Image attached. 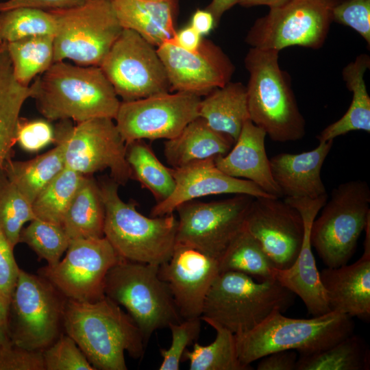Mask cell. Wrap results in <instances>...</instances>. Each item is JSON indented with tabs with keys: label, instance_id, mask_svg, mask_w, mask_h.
<instances>
[{
	"label": "cell",
	"instance_id": "ee69618b",
	"mask_svg": "<svg viewBox=\"0 0 370 370\" xmlns=\"http://www.w3.org/2000/svg\"><path fill=\"white\" fill-rule=\"evenodd\" d=\"M16 139L23 150L35 152L56 141L55 130L46 120L26 121L20 118Z\"/></svg>",
	"mask_w": 370,
	"mask_h": 370
},
{
	"label": "cell",
	"instance_id": "4316f807",
	"mask_svg": "<svg viewBox=\"0 0 370 370\" xmlns=\"http://www.w3.org/2000/svg\"><path fill=\"white\" fill-rule=\"evenodd\" d=\"M204 97L200 101L199 116L235 143L244 124L250 120L246 86L230 81Z\"/></svg>",
	"mask_w": 370,
	"mask_h": 370
},
{
	"label": "cell",
	"instance_id": "8fae6325",
	"mask_svg": "<svg viewBox=\"0 0 370 370\" xmlns=\"http://www.w3.org/2000/svg\"><path fill=\"white\" fill-rule=\"evenodd\" d=\"M340 0H290L269 8L248 31L251 47L280 50L293 46L312 49L323 47L332 21V9Z\"/></svg>",
	"mask_w": 370,
	"mask_h": 370
},
{
	"label": "cell",
	"instance_id": "f6af8a7d",
	"mask_svg": "<svg viewBox=\"0 0 370 370\" xmlns=\"http://www.w3.org/2000/svg\"><path fill=\"white\" fill-rule=\"evenodd\" d=\"M13 251L0 228V305L6 312L20 270Z\"/></svg>",
	"mask_w": 370,
	"mask_h": 370
},
{
	"label": "cell",
	"instance_id": "ffe728a7",
	"mask_svg": "<svg viewBox=\"0 0 370 370\" xmlns=\"http://www.w3.org/2000/svg\"><path fill=\"white\" fill-rule=\"evenodd\" d=\"M328 194L316 199L285 197L284 201L295 208L304 222V238L295 262L286 269L274 268L273 277L284 287L299 297L308 312L313 317L330 312L325 293L321 282L310 242L311 225L328 200Z\"/></svg>",
	"mask_w": 370,
	"mask_h": 370
},
{
	"label": "cell",
	"instance_id": "277c9868",
	"mask_svg": "<svg viewBox=\"0 0 370 370\" xmlns=\"http://www.w3.org/2000/svg\"><path fill=\"white\" fill-rule=\"evenodd\" d=\"M350 316L330 311L311 319L285 317L273 310L259 325L235 336L238 359L245 367L267 354L280 350H295L300 355L321 352L354 331Z\"/></svg>",
	"mask_w": 370,
	"mask_h": 370
},
{
	"label": "cell",
	"instance_id": "d590c367",
	"mask_svg": "<svg viewBox=\"0 0 370 370\" xmlns=\"http://www.w3.org/2000/svg\"><path fill=\"white\" fill-rule=\"evenodd\" d=\"M205 322L215 330L216 338L207 345L195 343L192 351H185L182 361H189V369L250 370L238 359L234 334L215 322Z\"/></svg>",
	"mask_w": 370,
	"mask_h": 370
},
{
	"label": "cell",
	"instance_id": "4fadbf2b",
	"mask_svg": "<svg viewBox=\"0 0 370 370\" xmlns=\"http://www.w3.org/2000/svg\"><path fill=\"white\" fill-rule=\"evenodd\" d=\"M99 67L123 101L171 91L156 47L132 29H123Z\"/></svg>",
	"mask_w": 370,
	"mask_h": 370
},
{
	"label": "cell",
	"instance_id": "cb8c5ba5",
	"mask_svg": "<svg viewBox=\"0 0 370 370\" xmlns=\"http://www.w3.org/2000/svg\"><path fill=\"white\" fill-rule=\"evenodd\" d=\"M333 143L319 142L312 150L280 153L269 159L272 177L282 196L316 199L327 194L321 171Z\"/></svg>",
	"mask_w": 370,
	"mask_h": 370
},
{
	"label": "cell",
	"instance_id": "5bb4252c",
	"mask_svg": "<svg viewBox=\"0 0 370 370\" xmlns=\"http://www.w3.org/2000/svg\"><path fill=\"white\" fill-rule=\"evenodd\" d=\"M254 197L236 196L210 202L187 201L179 206L176 244L196 249L218 260L245 227Z\"/></svg>",
	"mask_w": 370,
	"mask_h": 370
},
{
	"label": "cell",
	"instance_id": "f35d334b",
	"mask_svg": "<svg viewBox=\"0 0 370 370\" xmlns=\"http://www.w3.org/2000/svg\"><path fill=\"white\" fill-rule=\"evenodd\" d=\"M34 219L32 204L3 169L0 173V228L13 249L19 243L24 224Z\"/></svg>",
	"mask_w": 370,
	"mask_h": 370
},
{
	"label": "cell",
	"instance_id": "11a10c76",
	"mask_svg": "<svg viewBox=\"0 0 370 370\" xmlns=\"http://www.w3.org/2000/svg\"><path fill=\"white\" fill-rule=\"evenodd\" d=\"M4 42H3L1 40H0V49L1 47L3 46Z\"/></svg>",
	"mask_w": 370,
	"mask_h": 370
},
{
	"label": "cell",
	"instance_id": "8d00e7d4",
	"mask_svg": "<svg viewBox=\"0 0 370 370\" xmlns=\"http://www.w3.org/2000/svg\"><path fill=\"white\" fill-rule=\"evenodd\" d=\"M84 176L65 166L32 203L36 218L62 226L69 206Z\"/></svg>",
	"mask_w": 370,
	"mask_h": 370
},
{
	"label": "cell",
	"instance_id": "83f0119b",
	"mask_svg": "<svg viewBox=\"0 0 370 370\" xmlns=\"http://www.w3.org/2000/svg\"><path fill=\"white\" fill-rule=\"evenodd\" d=\"M369 67V56L362 53L343 68L342 75L347 88L352 92V102L341 118L317 136L319 142L334 140L352 131L370 132V97L364 79Z\"/></svg>",
	"mask_w": 370,
	"mask_h": 370
},
{
	"label": "cell",
	"instance_id": "2e32d148",
	"mask_svg": "<svg viewBox=\"0 0 370 370\" xmlns=\"http://www.w3.org/2000/svg\"><path fill=\"white\" fill-rule=\"evenodd\" d=\"M121 259L105 236L71 240L64 257L38 273L67 299L95 301L105 296L107 273Z\"/></svg>",
	"mask_w": 370,
	"mask_h": 370
},
{
	"label": "cell",
	"instance_id": "ba28073f",
	"mask_svg": "<svg viewBox=\"0 0 370 370\" xmlns=\"http://www.w3.org/2000/svg\"><path fill=\"white\" fill-rule=\"evenodd\" d=\"M66 300L47 280L20 269L7 310L12 343L37 352L50 346L62 334Z\"/></svg>",
	"mask_w": 370,
	"mask_h": 370
},
{
	"label": "cell",
	"instance_id": "e0dca14e",
	"mask_svg": "<svg viewBox=\"0 0 370 370\" xmlns=\"http://www.w3.org/2000/svg\"><path fill=\"white\" fill-rule=\"evenodd\" d=\"M172 92L206 96L231 81L235 66L222 49L203 38L198 49L185 50L172 40L156 48Z\"/></svg>",
	"mask_w": 370,
	"mask_h": 370
},
{
	"label": "cell",
	"instance_id": "681fc988",
	"mask_svg": "<svg viewBox=\"0 0 370 370\" xmlns=\"http://www.w3.org/2000/svg\"><path fill=\"white\" fill-rule=\"evenodd\" d=\"M203 38V36L189 25L176 30L171 40L178 47L187 51H194L198 49Z\"/></svg>",
	"mask_w": 370,
	"mask_h": 370
},
{
	"label": "cell",
	"instance_id": "7a4b0ae2",
	"mask_svg": "<svg viewBox=\"0 0 370 370\" xmlns=\"http://www.w3.org/2000/svg\"><path fill=\"white\" fill-rule=\"evenodd\" d=\"M38 111L50 121L114 120L121 101L99 66L53 62L30 85Z\"/></svg>",
	"mask_w": 370,
	"mask_h": 370
},
{
	"label": "cell",
	"instance_id": "9a60e30c",
	"mask_svg": "<svg viewBox=\"0 0 370 370\" xmlns=\"http://www.w3.org/2000/svg\"><path fill=\"white\" fill-rule=\"evenodd\" d=\"M201 97L184 92H164L121 102L115 123L126 145L138 140H169L199 116Z\"/></svg>",
	"mask_w": 370,
	"mask_h": 370
},
{
	"label": "cell",
	"instance_id": "d6986e66",
	"mask_svg": "<svg viewBox=\"0 0 370 370\" xmlns=\"http://www.w3.org/2000/svg\"><path fill=\"white\" fill-rule=\"evenodd\" d=\"M219 273L217 259L180 244L158 269L183 319L201 317L207 293Z\"/></svg>",
	"mask_w": 370,
	"mask_h": 370
},
{
	"label": "cell",
	"instance_id": "484cf974",
	"mask_svg": "<svg viewBox=\"0 0 370 370\" xmlns=\"http://www.w3.org/2000/svg\"><path fill=\"white\" fill-rule=\"evenodd\" d=\"M234 141L210 128L198 116L189 123L176 137L164 143V155L173 168L225 155Z\"/></svg>",
	"mask_w": 370,
	"mask_h": 370
},
{
	"label": "cell",
	"instance_id": "6da1fadb",
	"mask_svg": "<svg viewBox=\"0 0 370 370\" xmlns=\"http://www.w3.org/2000/svg\"><path fill=\"white\" fill-rule=\"evenodd\" d=\"M63 328L95 370H127L125 352L140 359L147 345L141 331L119 304L67 299Z\"/></svg>",
	"mask_w": 370,
	"mask_h": 370
},
{
	"label": "cell",
	"instance_id": "d4e9b609",
	"mask_svg": "<svg viewBox=\"0 0 370 370\" xmlns=\"http://www.w3.org/2000/svg\"><path fill=\"white\" fill-rule=\"evenodd\" d=\"M123 28L132 29L156 48L176 32L177 0H110Z\"/></svg>",
	"mask_w": 370,
	"mask_h": 370
},
{
	"label": "cell",
	"instance_id": "ac0fdd59",
	"mask_svg": "<svg viewBox=\"0 0 370 370\" xmlns=\"http://www.w3.org/2000/svg\"><path fill=\"white\" fill-rule=\"evenodd\" d=\"M245 227L261 244L279 269L295 262L304 238L299 212L278 197H254L247 212Z\"/></svg>",
	"mask_w": 370,
	"mask_h": 370
},
{
	"label": "cell",
	"instance_id": "7dc6e473",
	"mask_svg": "<svg viewBox=\"0 0 370 370\" xmlns=\"http://www.w3.org/2000/svg\"><path fill=\"white\" fill-rule=\"evenodd\" d=\"M87 0H6L0 2V12L18 8L43 10L66 9L83 4Z\"/></svg>",
	"mask_w": 370,
	"mask_h": 370
},
{
	"label": "cell",
	"instance_id": "db71d44e",
	"mask_svg": "<svg viewBox=\"0 0 370 370\" xmlns=\"http://www.w3.org/2000/svg\"><path fill=\"white\" fill-rule=\"evenodd\" d=\"M12 343L10 339L7 328V312L0 305V344Z\"/></svg>",
	"mask_w": 370,
	"mask_h": 370
},
{
	"label": "cell",
	"instance_id": "d6a6232c",
	"mask_svg": "<svg viewBox=\"0 0 370 370\" xmlns=\"http://www.w3.org/2000/svg\"><path fill=\"white\" fill-rule=\"evenodd\" d=\"M369 347L353 333L321 352L300 355L295 370H369Z\"/></svg>",
	"mask_w": 370,
	"mask_h": 370
},
{
	"label": "cell",
	"instance_id": "bcb514c9",
	"mask_svg": "<svg viewBox=\"0 0 370 370\" xmlns=\"http://www.w3.org/2000/svg\"><path fill=\"white\" fill-rule=\"evenodd\" d=\"M0 370H45L42 352L0 344Z\"/></svg>",
	"mask_w": 370,
	"mask_h": 370
},
{
	"label": "cell",
	"instance_id": "816d5d0a",
	"mask_svg": "<svg viewBox=\"0 0 370 370\" xmlns=\"http://www.w3.org/2000/svg\"><path fill=\"white\" fill-rule=\"evenodd\" d=\"M238 1L239 0H212L205 9L212 14L217 26L223 14L238 3Z\"/></svg>",
	"mask_w": 370,
	"mask_h": 370
},
{
	"label": "cell",
	"instance_id": "ab89813d",
	"mask_svg": "<svg viewBox=\"0 0 370 370\" xmlns=\"http://www.w3.org/2000/svg\"><path fill=\"white\" fill-rule=\"evenodd\" d=\"M19 242L27 244L47 265L53 266L66 252L70 239L62 226L36 218L22 229Z\"/></svg>",
	"mask_w": 370,
	"mask_h": 370
},
{
	"label": "cell",
	"instance_id": "b9f144b4",
	"mask_svg": "<svg viewBox=\"0 0 370 370\" xmlns=\"http://www.w3.org/2000/svg\"><path fill=\"white\" fill-rule=\"evenodd\" d=\"M45 370H95L74 340L66 334L42 352Z\"/></svg>",
	"mask_w": 370,
	"mask_h": 370
},
{
	"label": "cell",
	"instance_id": "7402d4cb",
	"mask_svg": "<svg viewBox=\"0 0 370 370\" xmlns=\"http://www.w3.org/2000/svg\"><path fill=\"white\" fill-rule=\"evenodd\" d=\"M330 311L370 318V249L352 264L326 267L319 273Z\"/></svg>",
	"mask_w": 370,
	"mask_h": 370
},
{
	"label": "cell",
	"instance_id": "603a6c76",
	"mask_svg": "<svg viewBox=\"0 0 370 370\" xmlns=\"http://www.w3.org/2000/svg\"><path fill=\"white\" fill-rule=\"evenodd\" d=\"M264 130L248 120L233 147L224 156L214 158L216 166L227 175L249 180L267 194L280 198L282 194L275 182L265 150Z\"/></svg>",
	"mask_w": 370,
	"mask_h": 370
},
{
	"label": "cell",
	"instance_id": "52a82bcc",
	"mask_svg": "<svg viewBox=\"0 0 370 370\" xmlns=\"http://www.w3.org/2000/svg\"><path fill=\"white\" fill-rule=\"evenodd\" d=\"M158 269L122 258L110 269L104 283L105 296L126 309L146 345L155 331L183 320Z\"/></svg>",
	"mask_w": 370,
	"mask_h": 370
},
{
	"label": "cell",
	"instance_id": "7c38bea8",
	"mask_svg": "<svg viewBox=\"0 0 370 370\" xmlns=\"http://www.w3.org/2000/svg\"><path fill=\"white\" fill-rule=\"evenodd\" d=\"M113 120L98 117L74 126L60 124L55 142L63 145L65 166L84 175L109 169L119 185L132 178L126 144Z\"/></svg>",
	"mask_w": 370,
	"mask_h": 370
},
{
	"label": "cell",
	"instance_id": "4dcf8cb0",
	"mask_svg": "<svg viewBox=\"0 0 370 370\" xmlns=\"http://www.w3.org/2000/svg\"><path fill=\"white\" fill-rule=\"evenodd\" d=\"M63 145L24 162H5L3 171L25 197L32 204L42 190L64 169Z\"/></svg>",
	"mask_w": 370,
	"mask_h": 370
},
{
	"label": "cell",
	"instance_id": "c3c4849f",
	"mask_svg": "<svg viewBox=\"0 0 370 370\" xmlns=\"http://www.w3.org/2000/svg\"><path fill=\"white\" fill-rule=\"evenodd\" d=\"M258 370H295L297 352L285 349L274 352L261 358Z\"/></svg>",
	"mask_w": 370,
	"mask_h": 370
},
{
	"label": "cell",
	"instance_id": "5b68a950",
	"mask_svg": "<svg viewBox=\"0 0 370 370\" xmlns=\"http://www.w3.org/2000/svg\"><path fill=\"white\" fill-rule=\"evenodd\" d=\"M112 179L99 185L105 208L104 236L125 260L160 265L176 245L177 219L174 214L148 217L134 203H126Z\"/></svg>",
	"mask_w": 370,
	"mask_h": 370
},
{
	"label": "cell",
	"instance_id": "f5cc1de1",
	"mask_svg": "<svg viewBox=\"0 0 370 370\" xmlns=\"http://www.w3.org/2000/svg\"><path fill=\"white\" fill-rule=\"evenodd\" d=\"M290 0H239L238 4L244 8H251L257 5H267L269 8L283 5Z\"/></svg>",
	"mask_w": 370,
	"mask_h": 370
},
{
	"label": "cell",
	"instance_id": "30bf717a",
	"mask_svg": "<svg viewBox=\"0 0 370 370\" xmlns=\"http://www.w3.org/2000/svg\"><path fill=\"white\" fill-rule=\"evenodd\" d=\"M56 21L54 62L99 66L123 30L110 0H87L82 5L47 10Z\"/></svg>",
	"mask_w": 370,
	"mask_h": 370
},
{
	"label": "cell",
	"instance_id": "1f68e13d",
	"mask_svg": "<svg viewBox=\"0 0 370 370\" xmlns=\"http://www.w3.org/2000/svg\"><path fill=\"white\" fill-rule=\"evenodd\" d=\"M219 273L235 271L261 281L274 279L276 268L259 241L244 227L218 259Z\"/></svg>",
	"mask_w": 370,
	"mask_h": 370
},
{
	"label": "cell",
	"instance_id": "60d3db41",
	"mask_svg": "<svg viewBox=\"0 0 370 370\" xmlns=\"http://www.w3.org/2000/svg\"><path fill=\"white\" fill-rule=\"evenodd\" d=\"M201 317L183 319L171 323L169 328L171 332V343L168 349H160L162 361L159 370H178L187 347L196 341L201 332Z\"/></svg>",
	"mask_w": 370,
	"mask_h": 370
},
{
	"label": "cell",
	"instance_id": "8992f818",
	"mask_svg": "<svg viewBox=\"0 0 370 370\" xmlns=\"http://www.w3.org/2000/svg\"><path fill=\"white\" fill-rule=\"evenodd\" d=\"M295 296L275 279L256 282L242 273L222 272L207 293L201 319L241 334L262 323L273 310H287Z\"/></svg>",
	"mask_w": 370,
	"mask_h": 370
},
{
	"label": "cell",
	"instance_id": "3957f363",
	"mask_svg": "<svg viewBox=\"0 0 370 370\" xmlns=\"http://www.w3.org/2000/svg\"><path fill=\"white\" fill-rule=\"evenodd\" d=\"M279 51L250 47L245 58L251 121L275 142L301 139L306 121L291 88L288 73L279 64Z\"/></svg>",
	"mask_w": 370,
	"mask_h": 370
},
{
	"label": "cell",
	"instance_id": "44dd1931",
	"mask_svg": "<svg viewBox=\"0 0 370 370\" xmlns=\"http://www.w3.org/2000/svg\"><path fill=\"white\" fill-rule=\"evenodd\" d=\"M215 158V157H214ZM214 158L172 168L175 180L172 194L151 208L150 217L173 214L181 204L195 199L220 194L248 195L254 197H275L251 181L234 177L221 171Z\"/></svg>",
	"mask_w": 370,
	"mask_h": 370
},
{
	"label": "cell",
	"instance_id": "e575fe53",
	"mask_svg": "<svg viewBox=\"0 0 370 370\" xmlns=\"http://www.w3.org/2000/svg\"><path fill=\"white\" fill-rule=\"evenodd\" d=\"M14 75L24 86L54 62L53 36H32L5 43Z\"/></svg>",
	"mask_w": 370,
	"mask_h": 370
},
{
	"label": "cell",
	"instance_id": "7bdbcfd3",
	"mask_svg": "<svg viewBox=\"0 0 370 370\" xmlns=\"http://www.w3.org/2000/svg\"><path fill=\"white\" fill-rule=\"evenodd\" d=\"M332 21L356 31L370 47V0H340L332 9Z\"/></svg>",
	"mask_w": 370,
	"mask_h": 370
},
{
	"label": "cell",
	"instance_id": "836d02e7",
	"mask_svg": "<svg viewBox=\"0 0 370 370\" xmlns=\"http://www.w3.org/2000/svg\"><path fill=\"white\" fill-rule=\"evenodd\" d=\"M126 147V159L132 169V178L147 189L157 203L167 199L175 188L171 169L159 160L143 140H134Z\"/></svg>",
	"mask_w": 370,
	"mask_h": 370
},
{
	"label": "cell",
	"instance_id": "f907efd6",
	"mask_svg": "<svg viewBox=\"0 0 370 370\" xmlns=\"http://www.w3.org/2000/svg\"><path fill=\"white\" fill-rule=\"evenodd\" d=\"M190 25L202 36L208 35L217 26L212 14L206 9H197L193 13Z\"/></svg>",
	"mask_w": 370,
	"mask_h": 370
},
{
	"label": "cell",
	"instance_id": "74e56055",
	"mask_svg": "<svg viewBox=\"0 0 370 370\" xmlns=\"http://www.w3.org/2000/svg\"><path fill=\"white\" fill-rule=\"evenodd\" d=\"M56 21L49 11L18 8L0 12V40L10 42L23 38L54 36Z\"/></svg>",
	"mask_w": 370,
	"mask_h": 370
},
{
	"label": "cell",
	"instance_id": "f546056e",
	"mask_svg": "<svg viewBox=\"0 0 370 370\" xmlns=\"http://www.w3.org/2000/svg\"><path fill=\"white\" fill-rule=\"evenodd\" d=\"M31 96V87L16 81L8 56L0 52V173L16 143L22 106Z\"/></svg>",
	"mask_w": 370,
	"mask_h": 370
},
{
	"label": "cell",
	"instance_id": "f1b7e54d",
	"mask_svg": "<svg viewBox=\"0 0 370 370\" xmlns=\"http://www.w3.org/2000/svg\"><path fill=\"white\" fill-rule=\"evenodd\" d=\"M105 208L99 185L85 175L73 197L62 227L71 240L104 236Z\"/></svg>",
	"mask_w": 370,
	"mask_h": 370
},
{
	"label": "cell",
	"instance_id": "9c48e42d",
	"mask_svg": "<svg viewBox=\"0 0 370 370\" xmlns=\"http://www.w3.org/2000/svg\"><path fill=\"white\" fill-rule=\"evenodd\" d=\"M370 188L362 180H352L333 189L310 229V242L327 267L347 264L370 219Z\"/></svg>",
	"mask_w": 370,
	"mask_h": 370
}]
</instances>
